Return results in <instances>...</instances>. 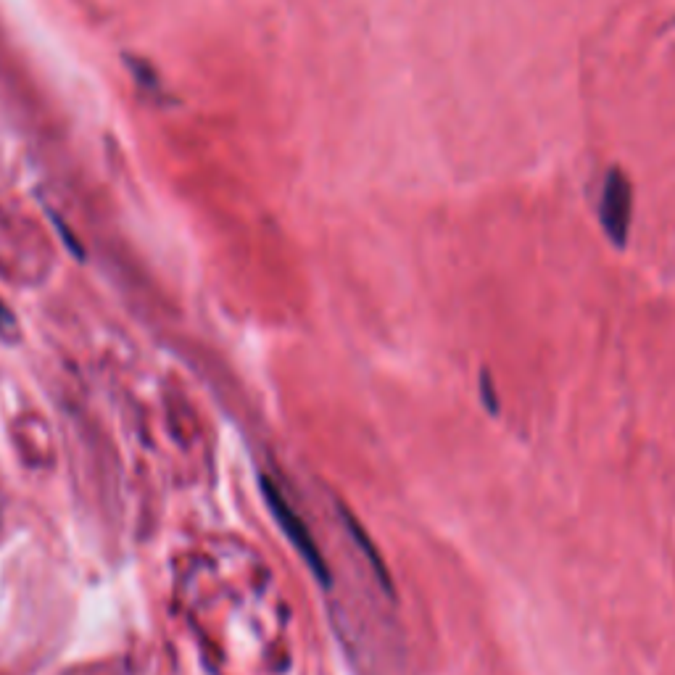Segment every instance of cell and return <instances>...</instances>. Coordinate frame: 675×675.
I'll list each match as a JSON object with an SVG mask.
<instances>
[{
  "label": "cell",
  "instance_id": "4",
  "mask_svg": "<svg viewBox=\"0 0 675 675\" xmlns=\"http://www.w3.org/2000/svg\"><path fill=\"white\" fill-rule=\"evenodd\" d=\"M480 388H483V399L488 401V409H491V414H499V401H494V388H491V383H488V375H483V383H480Z\"/></svg>",
  "mask_w": 675,
  "mask_h": 675
},
{
  "label": "cell",
  "instance_id": "2",
  "mask_svg": "<svg viewBox=\"0 0 675 675\" xmlns=\"http://www.w3.org/2000/svg\"><path fill=\"white\" fill-rule=\"evenodd\" d=\"M633 217V188L631 180L623 169L612 167L602 182V196H599V222H602L607 238L617 248L628 243Z\"/></svg>",
  "mask_w": 675,
  "mask_h": 675
},
{
  "label": "cell",
  "instance_id": "3",
  "mask_svg": "<svg viewBox=\"0 0 675 675\" xmlns=\"http://www.w3.org/2000/svg\"><path fill=\"white\" fill-rule=\"evenodd\" d=\"M0 338L8 343L19 341V322H16V314L11 312V306L0 298Z\"/></svg>",
  "mask_w": 675,
  "mask_h": 675
},
{
  "label": "cell",
  "instance_id": "1",
  "mask_svg": "<svg viewBox=\"0 0 675 675\" xmlns=\"http://www.w3.org/2000/svg\"><path fill=\"white\" fill-rule=\"evenodd\" d=\"M259 486H262L264 501H267L269 512H272L275 523L280 525V530L285 533V538H288V541L293 544V549L301 554V559H304L306 567L312 570L314 578H317L320 583H325V586H330V567H327L325 557H322V552H320V546H317V541H314L312 530L306 528L304 517L298 515L291 501L285 499L283 491H280V488H277L275 483L267 478V475L259 478Z\"/></svg>",
  "mask_w": 675,
  "mask_h": 675
}]
</instances>
